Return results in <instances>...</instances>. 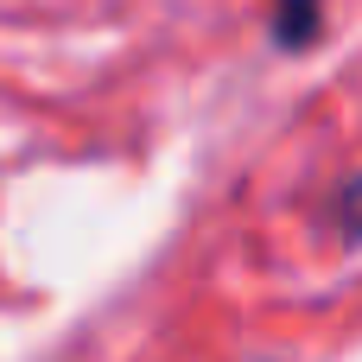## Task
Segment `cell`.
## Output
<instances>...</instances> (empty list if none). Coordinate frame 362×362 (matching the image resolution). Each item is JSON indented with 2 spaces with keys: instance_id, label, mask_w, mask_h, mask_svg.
<instances>
[{
  "instance_id": "cell-1",
  "label": "cell",
  "mask_w": 362,
  "mask_h": 362,
  "mask_svg": "<svg viewBox=\"0 0 362 362\" xmlns=\"http://www.w3.org/2000/svg\"><path fill=\"white\" fill-rule=\"evenodd\" d=\"M337 229H344L350 248H362V178H350V185L337 191Z\"/></svg>"
},
{
  "instance_id": "cell-2",
  "label": "cell",
  "mask_w": 362,
  "mask_h": 362,
  "mask_svg": "<svg viewBox=\"0 0 362 362\" xmlns=\"http://www.w3.org/2000/svg\"><path fill=\"white\" fill-rule=\"evenodd\" d=\"M312 32V0H286V25H280V38L293 45V38H305Z\"/></svg>"
}]
</instances>
